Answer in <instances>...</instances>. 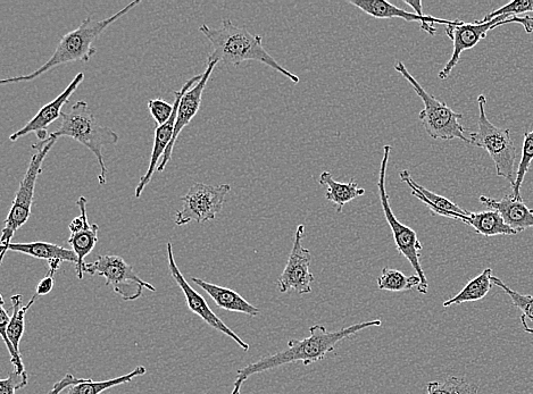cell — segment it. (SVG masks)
<instances>
[{
	"mask_svg": "<svg viewBox=\"0 0 533 394\" xmlns=\"http://www.w3.org/2000/svg\"><path fill=\"white\" fill-rule=\"evenodd\" d=\"M381 325L380 320H372L354 324L335 332L328 331L326 326L320 324L313 325L310 328V337L303 340H290L286 350L278 352L276 355L263 357L253 364L240 368L236 381L233 383L231 394H241L243 384L255 374L276 370V368L291 363L299 362L308 366L321 362L335 351L339 342L365 329L379 328Z\"/></svg>",
	"mask_w": 533,
	"mask_h": 394,
	"instance_id": "obj_1",
	"label": "cell"
},
{
	"mask_svg": "<svg viewBox=\"0 0 533 394\" xmlns=\"http://www.w3.org/2000/svg\"><path fill=\"white\" fill-rule=\"evenodd\" d=\"M199 31L211 41L213 50L207 57V63L218 62L239 66L248 61L260 62L274 71L285 75L298 85L299 78L279 64L263 46V37L253 35L245 27H238L230 19H224L220 28H211L203 24Z\"/></svg>",
	"mask_w": 533,
	"mask_h": 394,
	"instance_id": "obj_2",
	"label": "cell"
},
{
	"mask_svg": "<svg viewBox=\"0 0 533 394\" xmlns=\"http://www.w3.org/2000/svg\"><path fill=\"white\" fill-rule=\"evenodd\" d=\"M140 0H135L128 4L118 13L110 16L104 20H94L89 16L83 21L76 30H73L65 35L60 44H58L55 53L49 60L40 66L35 72L28 75H21V77H14L2 80L0 85H11V83L30 82L36 80L52 71L57 66L69 64L72 62L88 63L96 54L94 46L98 37H101L107 28H110L113 23L120 20L122 16L128 14L133 8L140 4Z\"/></svg>",
	"mask_w": 533,
	"mask_h": 394,
	"instance_id": "obj_3",
	"label": "cell"
},
{
	"mask_svg": "<svg viewBox=\"0 0 533 394\" xmlns=\"http://www.w3.org/2000/svg\"><path fill=\"white\" fill-rule=\"evenodd\" d=\"M63 137L77 140L95 155L99 167H101L98 182L101 186H105L108 171L104 162L103 148L118 144L119 134L99 124L88 104L80 100L72 106L69 113H62L60 128L49 133V138Z\"/></svg>",
	"mask_w": 533,
	"mask_h": 394,
	"instance_id": "obj_4",
	"label": "cell"
},
{
	"mask_svg": "<svg viewBox=\"0 0 533 394\" xmlns=\"http://www.w3.org/2000/svg\"><path fill=\"white\" fill-rule=\"evenodd\" d=\"M486 105V96L480 95L478 97V131L469 134L470 145L485 149L495 163L496 174L510 182L513 188L516 179L515 161L518 157V148H516L510 130L498 128L489 121Z\"/></svg>",
	"mask_w": 533,
	"mask_h": 394,
	"instance_id": "obj_5",
	"label": "cell"
},
{
	"mask_svg": "<svg viewBox=\"0 0 533 394\" xmlns=\"http://www.w3.org/2000/svg\"><path fill=\"white\" fill-rule=\"evenodd\" d=\"M56 142L57 139L48 138L45 141H39L38 144L32 145V149L36 150V154L31 158L27 173L20 183L19 190L16 192L13 200L11 211L5 220L2 242H0L2 243V251H0L2 263L8 247L12 243L14 234L30 219L39 175L43 173L45 159Z\"/></svg>",
	"mask_w": 533,
	"mask_h": 394,
	"instance_id": "obj_6",
	"label": "cell"
},
{
	"mask_svg": "<svg viewBox=\"0 0 533 394\" xmlns=\"http://www.w3.org/2000/svg\"><path fill=\"white\" fill-rule=\"evenodd\" d=\"M395 70L402 74V77L410 83L416 95H418L424 105L419 114L424 130L435 140L460 139L470 145L469 136H465V128L460 123L462 114H458L448 107L444 102H440L435 96L429 94L418 81L413 77L403 62H396Z\"/></svg>",
	"mask_w": 533,
	"mask_h": 394,
	"instance_id": "obj_7",
	"label": "cell"
},
{
	"mask_svg": "<svg viewBox=\"0 0 533 394\" xmlns=\"http://www.w3.org/2000/svg\"><path fill=\"white\" fill-rule=\"evenodd\" d=\"M391 154V146L386 145L383 147V156L379 170V197L382 206L383 214H385L386 221L389 225L391 232L396 243L398 253L404 256L408 262L414 268L416 275L420 276L422 281L421 287L418 291L421 295H427L429 289V283L421 266L420 258L423 250L421 241L418 238V234L408 226L398 221L393 209H391L389 196L386 189L387 169L389 164V158Z\"/></svg>",
	"mask_w": 533,
	"mask_h": 394,
	"instance_id": "obj_8",
	"label": "cell"
},
{
	"mask_svg": "<svg viewBox=\"0 0 533 394\" xmlns=\"http://www.w3.org/2000/svg\"><path fill=\"white\" fill-rule=\"evenodd\" d=\"M83 271L103 276L107 287L111 285L116 295L126 301L139 299L143 296L144 289L156 292L154 285L139 278L133 267L118 255L99 256L95 262L86 263Z\"/></svg>",
	"mask_w": 533,
	"mask_h": 394,
	"instance_id": "obj_9",
	"label": "cell"
},
{
	"mask_svg": "<svg viewBox=\"0 0 533 394\" xmlns=\"http://www.w3.org/2000/svg\"><path fill=\"white\" fill-rule=\"evenodd\" d=\"M230 191V184L227 183L219 184V186H208L202 182L194 183L187 195L182 197V208L177 212L174 224L183 226L191 222L213 221L222 212Z\"/></svg>",
	"mask_w": 533,
	"mask_h": 394,
	"instance_id": "obj_10",
	"label": "cell"
},
{
	"mask_svg": "<svg viewBox=\"0 0 533 394\" xmlns=\"http://www.w3.org/2000/svg\"><path fill=\"white\" fill-rule=\"evenodd\" d=\"M512 18L514 16L503 15L486 23L481 21L466 23L461 20H455L452 25H447L445 31L448 38L453 41V54L451 60L447 62L444 69L438 74L439 79H448L456 65L460 63L461 55L466 50L476 47L481 40L487 37L489 31L505 24H511Z\"/></svg>",
	"mask_w": 533,
	"mask_h": 394,
	"instance_id": "obj_11",
	"label": "cell"
},
{
	"mask_svg": "<svg viewBox=\"0 0 533 394\" xmlns=\"http://www.w3.org/2000/svg\"><path fill=\"white\" fill-rule=\"evenodd\" d=\"M304 234L305 226L298 225L293 249L290 251L285 270L278 279V289L281 293L293 290L298 295H307L312 292V284L315 281L311 272L312 254L303 247Z\"/></svg>",
	"mask_w": 533,
	"mask_h": 394,
	"instance_id": "obj_12",
	"label": "cell"
},
{
	"mask_svg": "<svg viewBox=\"0 0 533 394\" xmlns=\"http://www.w3.org/2000/svg\"><path fill=\"white\" fill-rule=\"evenodd\" d=\"M168 261H169V270L172 275V278L176 280L179 288L183 292V295L186 297V303L191 313L196 314L201 317L202 320L210 325L216 331H219L223 334H226L227 337L231 338L237 343V345L245 350H249V345L243 339H240L239 335L233 332L229 326L224 323L221 318L213 313V310L210 306L207 305L205 298L202 295L191 288V285L186 280L185 276L182 275L179 267L174 259L173 255V246L172 243H168Z\"/></svg>",
	"mask_w": 533,
	"mask_h": 394,
	"instance_id": "obj_13",
	"label": "cell"
},
{
	"mask_svg": "<svg viewBox=\"0 0 533 394\" xmlns=\"http://www.w3.org/2000/svg\"><path fill=\"white\" fill-rule=\"evenodd\" d=\"M202 75L203 74L196 75V77L189 79L180 91H174V96H176L173 104L174 112L168 122L161 125V127L156 128L151 163H149L147 172L141 176L138 186L136 187V198H140L141 195H143L145 188L148 186L149 182L152 181L153 175L158 169V165H160L158 162H160L161 157L163 158L166 149H168L171 144L174 129H176L179 104L183 95L186 94L187 90L193 88L199 81H201Z\"/></svg>",
	"mask_w": 533,
	"mask_h": 394,
	"instance_id": "obj_14",
	"label": "cell"
},
{
	"mask_svg": "<svg viewBox=\"0 0 533 394\" xmlns=\"http://www.w3.org/2000/svg\"><path fill=\"white\" fill-rule=\"evenodd\" d=\"M85 80V73H79L76 78L72 80L68 88H66L60 96H57L51 103L40 108L35 117L19 131H16L10 137L11 141L19 140L22 137L28 136L30 133H36L40 141H45L49 138L47 129L49 125L53 124L58 119H61L63 107L69 103L71 96L76 92L81 83Z\"/></svg>",
	"mask_w": 533,
	"mask_h": 394,
	"instance_id": "obj_15",
	"label": "cell"
},
{
	"mask_svg": "<svg viewBox=\"0 0 533 394\" xmlns=\"http://www.w3.org/2000/svg\"><path fill=\"white\" fill-rule=\"evenodd\" d=\"M216 64H219L218 62H210L207 63V67L205 72L202 75L201 81L197 83L196 86L186 91V94L183 95L181 102L179 104V110H178V116H177V123H176V129H174L173 138L171 141L170 146L168 149H166V152L162 158V161L160 165H158L157 172H163L165 170L166 165L169 164L172 158L174 145H176V142L180 136V133L183 129L187 127V125L191 122V120L194 119V117L197 115L199 108H201L202 105V99L204 90L206 88L208 80L211 78V74L215 69Z\"/></svg>",
	"mask_w": 533,
	"mask_h": 394,
	"instance_id": "obj_16",
	"label": "cell"
},
{
	"mask_svg": "<svg viewBox=\"0 0 533 394\" xmlns=\"http://www.w3.org/2000/svg\"><path fill=\"white\" fill-rule=\"evenodd\" d=\"M348 4L360 8L362 12L372 16V18L403 19L406 22H419L421 30L426 31L430 36L436 35V24H444L447 27V25H452L455 22L433 18L430 15L421 16L416 13H408L402 8L386 2V0H348Z\"/></svg>",
	"mask_w": 533,
	"mask_h": 394,
	"instance_id": "obj_17",
	"label": "cell"
},
{
	"mask_svg": "<svg viewBox=\"0 0 533 394\" xmlns=\"http://www.w3.org/2000/svg\"><path fill=\"white\" fill-rule=\"evenodd\" d=\"M399 178L411 188L412 196L421 200L433 214L447 217V219L461 221L463 223L468 219L470 212L457 206L453 201L420 186L419 183L414 181L410 171H402L399 173Z\"/></svg>",
	"mask_w": 533,
	"mask_h": 394,
	"instance_id": "obj_18",
	"label": "cell"
},
{
	"mask_svg": "<svg viewBox=\"0 0 533 394\" xmlns=\"http://www.w3.org/2000/svg\"><path fill=\"white\" fill-rule=\"evenodd\" d=\"M480 203L487 206L491 211L502 215L505 223L520 233L527 229H533V209L524 204L523 200L514 198L513 195L502 199L481 196Z\"/></svg>",
	"mask_w": 533,
	"mask_h": 394,
	"instance_id": "obj_19",
	"label": "cell"
},
{
	"mask_svg": "<svg viewBox=\"0 0 533 394\" xmlns=\"http://www.w3.org/2000/svg\"><path fill=\"white\" fill-rule=\"evenodd\" d=\"M77 206L83 217V226L78 232L71 233L68 242L79 259L76 265L78 279L83 280V274H85L83 268L86 265L85 258L95 249L98 243L99 226L97 224H90L88 221L86 197H80L77 200Z\"/></svg>",
	"mask_w": 533,
	"mask_h": 394,
	"instance_id": "obj_20",
	"label": "cell"
},
{
	"mask_svg": "<svg viewBox=\"0 0 533 394\" xmlns=\"http://www.w3.org/2000/svg\"><path fill=\"white\" fill-rule=\"evenodd\" d=\"M191 281L197 284L199 288L206 291L207 295L214 300L216 306L226 309L228 312L246 314L251 317H257L261 313L260 309L253 306L251 303H248V301L241 297L235 290L220 287V285L206 282L198 278H193Z\"/></svg>",
	"mask_w": 533,
	"mask_h": 394,
	"instance_id": "obj_21",
	"label": "cell"
},
{
	"mask_svg": "<svg viewBox=\"0 0 533 394\" xmlns=\"http://www.w3.org/2000/svg\"><path fill=\"white\" fill-rule=\"evenodd\" d=\"M14 253H21L37 259H45L48 263L54 261L68 262L71 264H78L79 259L73 250L54 245V243L37 241L28 243L12 242L8 251Z\"/></svg>",
	"mask_w": 533,
	"mask_h": 394,
	"instance_id": "obj_22",
	"label": "cell"
},
{
	"mask_svg": "<svg viewBox=\"0 0 533 394\" xmlns=\"http://www.w3.org/2000/svg\"><path fill=\"white\" fill-rule=\"evenodd\" d=\"M320 184L328 188L326 197L336 206L337 213H343L346 204L365 195V190L358 187L356 180L346 183L337 182L328 171L321 173Z\"/></svg>",
	"mask_w": 533,
	"mask_h": 394,
	"instance_id": "obj_23",
	"label": "cell"
},
{
	"mask_svg": "<svg viewBox=\"0 0 533 394\" xmlns=\"http://www.w3.org/2000/svg\"><path fill=\"white\" fill-rule=\"evenodd\" d=\"M465 224H468L483 237L497 236H516L518 232L514 231L510 225H507L502 217L496 211H487L480 213H469Z\"/></svg>",
	"mask_w": 533,
	"mask_h": 394,
	"instance_id": "obj_24",
	"label": "cell"
},
{
	"mask_svg": "<svg viewBox=\"0 0 533 394\" xmlns=\"http://www.w3.org/2000/svg\"><path fill=\"white\" fill-rule=\"evenodd\" d=\"M493 270L491 268H486L477 278L471 280L460 293H457L452 299L446 300L444 307L448 308L453 305H462L464 303H473V301H479L485 298L491 287H493Z\"/></svg>",
	"mask_w": 533,
	"mask_h": 394,
	"instance_id": "obj_25",
	"label": "cell"
},
{
	"mask_svg": "<svg viewBox=\"0 0 533 394\" xmlns=\"http://www.w3.org/2000/svg\"><path fill=\"white\" fill-rule=\"evenodd\" d=\"M146 373L147 370L145 366H138L131 373L115 377V379L112 380L94 382L91 379H85L78 384L72 385L66 394H102L107 390L119 387V385L127 384L133 379H136V377L143 376Z\"/></svg>",
	"mask_w": 533,
	"mask_h": 394,
	"instance_id": "obj_26",
	"label": "cell"
},
{
	"mask_svg": "<svg viewBox=\"0 0 533 394\" xmlns=\"http://www.w3.org/2000/svg\"><path fill=\"white\" fill-rule=\"evenodd\" d=\"M37 298L38 297L36 295L33 296L30 299L29 304L26 306H22V295H15L11 298L13 306V315L11 317L10 324H8L7 335L8 339H10V341L12 342L14 349L16 350V352H18L20 356V343L24 331H26V315L31 306L35 304Z\"/></svg>",
	"mask_w": 533,
	"mask_h": 394,
	"instance_id": "obj_27",
	"label": "cell"
},
{
	"mask_svg": "<svg viewBox=\"0 0 533 394\" xmlns=\"http://www.w3.org/2000/svg\"><path fill=\"white\" fill-rule=\"evenodd\" d=\"M422 281L420 276H406L404 273L394 268H383L381 275L377 280L379 290L391 292L411 291L421 287Z\"/></svg>",
	"mask_w": 533,
	"mask_h": 394,
	"instance_id": "obj_28",
	"label": "cell"
},
{
	"mask_svg": "<svg viewBox=\"0 0 533 394\" xmlns=\"http://www.w3.org/2000/svg\"><path fill=\"white\" fill-rule=\"evenodd\" d=\"M496 287L501 288L508 297L511 298L512 304L521 310L520 321L523 326L524 332L533 334V296L521 295L518 291H515L508 287L505 282L493 275L491 278Z\"/></svg>",
	"mask_w": 533,
	"mask_h": 394,
	"instance_id": "obj_29",
	"label": "cell"
},
{
	"mask_svg": "<svg viewBox=\"0 0 533 394\" xmlns=\"http://www.w3.org/2000/svg\"><path fill=\"white\" fill-rule=\"evenodd\" d=\"M427 394H479V387L461 377L449 376L445 381L428 383Z\"/></svg>",
	"mask_w": 533,
	"mask_h": 394,
	"instance_id": "obj_30",
	"label": "cell"
},
{
	"mask_svg": "<svg viewBox=\"0 0 533 394\" xmlns=\"http://www.w3.org/2000/svg\"><path fill=\"white\" fill-rule=\"evenodd\" d=\"M533 161V131L524 133V140L522 146V154L518 170H516V179L513 190V196L516 199L523 200L521 197V187L524 178L530 170Z\"/></svg>",
	"mask_w": 533,
	"mask_h": 394,
	"instance_id": "obj_31",
	"label": "cell"
},
{
	"mask_svg": "<svg viewBox=\"0 0 533 394\" xmlns=\"http://www.w3.org/2000/svg\"><path fill=\"white\" fill-rule=\"evenodd\" d=\"M4 304V299L2 296H0V334H2V338L5 342L8 352H10L11 363L15 367L14 371L20 376L24 377V379H28V374L26 372V368H24L22 358L14 349L10 339H8L7 328L8 324H10L11 317L6 313Z\"/></svg>",
	"mask_w": 533,
	"mask_h": 394,
	"instance_id": "obj_32",
	"label": "cell"
},
{
	"mask_svg": "<svg viewBox=\"0 0 533 394\" xmlns=\"http://www.w3.org/2000/svg\"><path fill=\"white\" fill-rule=\"evenodd\" d=\"M533 12V0H514V2L507 4L498 10L489 13L482 20L483 23L489 22L498 18V16L510 15L518 16L519 14Z\"/></svg>",
	"mask_w": 533,
	"mask_h": 394,
	"instance_id": "obj_33",
	"label": "cell"
},
{
	"mask_svg": "<svg viewBox=\"0 0 533 394\" xmlns=\"http://www.w3.org/2000/svg\"><path fill=\"white\" fill-rule=\"evenodd\" d=\"M147 107L157 123V127H161V125L168 122L174 112V106L161 98L149 100Z\"/></svg>",
	"mask_w": 533,
	"mask_h": 394,
	"instance_id": "obj_34",
	"label": "cell"
},
{
	"mask_svg": "<svg viewBox=\"0 0 533 394\" xmlns=\"http://www.w3.org/2000/svg\"><path fill=\"white\" fill-rule=\"evenodd\" d=\"M28 385V379L20 376L15 371L0 381V394H15L16 390L26 388Z\"/></svg>",
	"mask_w": 533,
	"mask_h": 394,
	"instance_id": "obj_35",
	"label": "cell"
},
{
	"mask_svg": "<svg viewBox=\"0 0 533 394\" xmlns=\"http://www.w3.org/2000/svg\"><path fill=\"white\" fill-rule=\"evenodd\" d=\"M85 379H77L72 374H66L61 381L55 383L53 389L48 394H61L64 390H68L72 385L78 384Z\"/></svg>",
	"mask_w": 533,
	"mask_h": 394,
	"instance_id": "obj_36",
	"label": "cell"
},
{
	"mask_svg": "<svg viewBox=\"0 0 533 394\" xmlns=\"http://www.w3.org/2000/svg\"><path fill=\"white\" fill-rule=\"evenodd\" d=\"M55 272L49 271L43 280L39 282L36 288V296H46L48 293H51L54 288V276Z\"/></svg>",
	"mask_w": 533,
	"mask_h": 394,
	"instance_id": "obj_37",
	"label": "cell"
},
{
	"mask_svg": "<svg viewBox=\"0 0 533 394\" xmlns=\"http://www.w3.org/2000/svg\"><path fill=\"white\" fill-rule=\"evenodd\" d=\"M512 23L523 25L524 30L530 35L533 33V18L531 16H514Z\"/></svg>",
	"mask_w": 533,
	"mask_h": 394,
	"instance_id": "obj_38",
	"label": "cell"
},
{
	"mask_svg": "<svg viewBox=\"0 0 533 394\" xmlns=\"http://www.w3.org/2000/svg\"><path fill=\"white\" fill-rule=\"evenodd\" d=\"M404 3L411 6L416 14L421 16L426 15L423 13L421 0H412V2H410V0H404Z\"/></svg>",
	"mask_w": 533,
	"mask_h": 394,
	"instance_id": "obj_39",
	"label": "cell"
}]
</instances>
